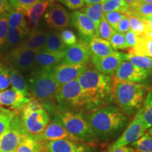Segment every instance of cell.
I'll use <instances>...</instances> for the list:
<instances>
[{
  "mask_svg": "<svg viewBox=\"0 0 152 152\" xmlns=\"http://www.w3.org/2000/svg\"><path fill=\"white\" fill-rule=\"evenodd\" d=\"M88 106V113L113 102L112 77L87 66L77 78Z\"/></svg>",
  "mask_w": 152,
  "mask_h": 152,
  "instance_id": "cell-1",
  "label": "cell"
},
{
  "mask_svg": "<svg viewBox=\"0 0 152 152\" xmlns=\"http://www.w3.org/2000/svg\"><path fill=\"white\" fill-rule=\"evenodd\" d=\"M97 140L107 141L121 132L128 123L126 115L117 106L109 105L85 114Z\"/></svg>",
  "mask_w": 152,
  "mask_h": 152,
  "instance_id": "cell-2",
  "label": "cell"
},
{
  "mask_svg": "<svg viewBox=\"0 0 152 152\" xmlns=\"http://www.w3.org/2000/svg\"><path fill=\"white\" fill-rule=\"evenodd\" d=\"M25 77L31 96L39 101L52 116L56 109V95L59 87L53 77L52 68L32 70Z\"/></svg>",
  "mask_w": 152,
  "mask_h": 152,
  "instance_id": "cell-3",
  "label": "cell"
},
{
  "mask_svg": "<svg viewBox=\"0 0 152 152\" xmlns=\"http://www.w3.org/2000/svg\"><path fill=\"white\" fill-rule=\"evenodd\" d=\"M147 87L144 85L128 82L113 83V101L125 115L137 112L145 99Z\"/></svg>",
  "mask_w": 152,
  "mask_h": 152,
  "instance_id": "cell-4",
  "label": "cell"
},
{
  "mask_svg": "<svg viewBox=\"0 0 152 152\" xmlns=\"http://www.w3.org/2000/svg\"><path fill=\"white\" fill-rule=\"evenodd\" d=\"M56 105L54 113L67 111L88 113L86 98L77 80L59 86L56 95Z\"/></svg>",
  "mask_w": 152,
  "mask_h": 152,
  "instance_id": "cell-5",
  "label": "cell"
},
{
  "mask_svg": "<svg viewBox=\"0 0 152 152\" xmlns=\"http://www.w3.org/2000/svg\"><path fill=\"white\" fill-rule=\"evenodd\" d=\"M51 117L58 120L70 134L83 143L90 144L97 140L84 113L76 111H58Z\"/></svg>",
  "mask_w": 152,
  "mask_h": 152,
  "instance_id": "cell-6",
  "label": "cell"
},
{
  "mask_svg": "<svg viewBox=\"0 0 152 152\" xmlns=\"http://www.w3.org/2000/svg\"><path fill=\"white\" fill-rule=\"evenodd\" d=\"M20 120L28 134L39 136L50 122L51 117L39 101L31 99L19 111Z\"/></svg>",
  "mask_w": 152,
  "mask_h": 152,
  "instance_id": "cell-7",
  "label": "cell"
},
{
  "mask_svg": "<svg viewBox=\"0 0 152 152\" xmlns=\"http://www.w3.org/2000/svg\"><path fill=\"white\" fill-rule=\"evenodd\" d=\"M38 51L18 47L3 54L1 58L7 65H11L22 74H28L33 70Z\"/></svg>",
  "mask_w": 152,
  "mask_h": 152,
  "instance_id": "cell-8",
  "label": "cell"
},
{
  "mask_svg": "<svg viewBox=\"0 0 152 152\" xmlns=\"http://www.w3.org/2000/svg\"><path fill=\"white\" fill-rule=\"evenodd\" d=\"M26 133L20 116L16 114L8 130L0 137V152H16Z\"/></svg>",
  "mask_w": 152,
  "mask_h": 152,
  "instance_id": "cell-9",
  "label": "cell"
},
{
  "mask_svg": "<svg viewBox=\"0 0 152 152\" xmlns=\"http://www.w3.org/2000/svg\"><path fill=\"white\" fill-rule=\"evenodd\" d=\"M70 14L64 6L55 2L49 4L43 16V21L52 30H63L70 26Z\"/></svg>",
  "mask_w": 152,
  "mask_h": 152,
  "instance_id": "cell-10",
  "label": "cell"
},
{
  "mask_svg": "<svg viewBox=\"0 0 152 152\" xmlns=\"http://www.w3.org/2000/svg\"><path fill=\"white\" fill-rule=\"evenodd\" d=\"M150 75L151 74L136 67L128 61H125L118 68L112 80L113 83L122 81L144 85Z\"/></svg>",
  "mask_w": 152,
  "mask_h": 152,
  "instance_id": "cell-11",
  "label": "cell"
},
{
  "mask_svg": "<svg viewBox=\"0 0 152 152\" xmlns=\"http://www.w3.org/2000/svg\"><path fill=\"white\" fill-rule=\"evenodd\" d=\"M70 25L77 30L80 39L87 44L96 36L94 22L80 11H74L70 14Z\"/></svg>",
  "mask_w": 152,
  "mask_h": 152,
  "instance_id": "cell-12",
  "label": "cell"
},
{
  "mask_svg": "<svg viewBox=\"0 0 152 152\" xmlns=\"http://www.w3.org/2000/svg\"><path fill=\"white\" fill-rule=\"evenodd\" d=\"M125 61H127V54L116 51L102 58L91 56V62L94 69L111 77H113L119 66Z\"/></svg>",
  "mask_w": 152,
  "mask_h": 152,
  "instance_id": "cell-13",
  "label": "cell"
},
{
  "mask_svg": "<svg viewBox=\"0 0 152 152\" xmlns=\"http://www.w3.org/2000/svg\"><path fill=\"white\" fill-rule=\"evenodd\" d=\"M88 65H75L62 62L52 68L53 77L59 86L77 80Z\"/></svg>",
  "mask_w": 152,
  "mask_h": 152,
  "instance_id": "cell-14",
  "label": "cell"
},
{
  "mask_svg": "<svg viewBox=\"0 0 152 152\" xmlns=\"http://www.w3.org/2000/svg\"><path fill=\"white\" fill-rule=\"evenodd\" d=\"M146 129L144 128L141 123L140 122L136 116L131 121L130 124L128 125L124 132L118 138L113 142L108 148L106 152L111 151L118 148L125 147L130 145L141 137L146 132Z\"/></svg>",
  "mask_w": 152,
  "mask_h": 152,
  "instance_id": "cell-15",
  "label": "cell"
},
{
  "mask_svg": "<svg viewBox=\"0 0 152 152\" xmlns=\"http://www.w3.org/2000/svg\"><path fill=\"white\" fill-rule=\"evenodd\" d=\"M91 56L88 44L79 39L75 45L66 47L63 62L75 65H88Z\"/></svg>",
  "mask_w": 152,
  "mask_h": 152,
  "instance_id": "cell-16",
  "label": "cell"
},
{
  "mask_svg": "<svg viewBox=\"0 0 152 152\" xmlns=\"http://www.w3.org/2000/svg\"><path fill=\"white\" fill-rule=\"evenodd\" d=\"M37 137L46 142L61 140L81 142L79 140L70 134L61 123L55 118H52V119L50 120V122L47 125L45 130Z\"/></svg>",
  "mask_w": 152,
  "mask_h": 152,
  "instance_id": "cell-17",
  "label": "cell"
},
{
  "mask_svg": "<svg viewBox=\"0 0 152 152\" xmlns=\"http://www.w3.org/2000/svg\"><path fill=\"white\" fill-rule=\"evenodd\" d=\"M47 152H94L88 144L61 140L47 142Z\"/></svg>",
  "mask_w": 152,
  "mask_h": 152,
  "instance_id": "cell-18",
  "label": "cell"
},
{
  "mask_svg": "<svg viewBox=\"0 0 152 152\" xmlns=\"http://www.w3.org/2000/svg\"><path fill=\"white\" fill-rule=\"evenodd\" d=\"M30 99L13 88L0 92V106H8L14 111H20Z\"/></svg>",
  "mask_w": 152,
  "mask_h": 152,
  "instance_id": "cell-19",
  "label": "cell"
},
{
  "mask_svg": "<svg viewBox=\"0 0 152 152\" xmlns=\"http://www.w3.org/2000/svg\"><path fill=\"white\" fill-rule=\"evenodd\" d=\"M54 0H43L23 12L28 18V25L30 33L39 28L41 18L45 14L49 4Z\"/></svg>",
  "mask_w": 152,
  "mask_h": 152,
  "instance_id": "cell-20",
  "label": "cell"
},
{
  "mask_svg": "<svg viewBox=\"0 0 152 152\" xmlns=\"http://www.w3.org/2000/svg\"><path fill=\"white\" fill-rule=\"evenodd\" d=\"M49 32L42 28H39L30 33L19 47L38 52L42 51L48 37Z\"/></svg>",
  "mask_w": 152,
  "mask_h": 152,
  "instance_id": "cell-21",
  "label": "cell"
},
{
  "mask_svg": "<svg viewBox=\"0 0 152 152\" xmlns=\"http://www.w3.org/2000/svg\"><path fill=\"white\" fill-rule=\"evenodd\" d=\"M64 58V51L56 53L40 51L37 53L36 56L33 70L43 68H53L62 63Z\"/></svg>",
  "mask_w": 152,
  "mask_h": 152,
  "instance_id": "cell-22",
  "label": "cell"
},
{
  "mask_svg": "<svg viewBox=\"0 0 152 152\" xmlns=\"http://www.w3.org/2000/svg\"><path fill=\"white\" fill-rule=\"evenodd\" d=\"M16 152H47V142L27 132L22 139Z\"/></svg>",
  "mask_w": 152,
  "mask_h": 152,
  "instance_id": "cell-23",
  "label": "cell"
},
{
  "mask_svg": "<svg viewBox=\"0 0 152 152\" xmlns=\"http://www.w3.org/2000/svg\"><path fill=\"white\" fill-rule=\"evenodd\" d=\"M28 35L29 34L23 30L9 26L2 54H4L18 47Z\"/></svg>",
  "mask_w": 152,
  "mask_h": 152,
  "instance_id": "cell-24",
  "label": "cell"
},
{
  "mask_svg": "<svg viewBox=\"0 0 152 152\" xmlns=\"http://www.w3.org/2000/svg\"><path fill=\"white\" fill-rule=\"evenodd\" d=\"M8 67V71L10 78L11 85L12 88L18 91L20 94H23L26 97L30 98L31 96L26 82V77L18 70L11 65H7Z\"/></svg>",
  "mask_w": 152,
  "mask_h": 152,
  "instance_id": "cell-25",
  "label": "cell"
},
{
  "mask_svg": "<svg viewBox=\"0 0 152 152\" xmlns=\"http://www.w3.org/2000/svg\"><path fill=\"white\" fill-rule=\"evenodd\" d=\"M135 116L144 128L148 130L152 127V91L147 93L142 105L137 112Z\"/></svg>",
  "mask_w": 152,
  "mask_h": 152,
  "instance_id": "cell-26",
  "label": "cell"
},
{
  "mask_svg": "<svg viewBox=\"0 0 152 152\" xmlns=\"http://www.w3.org/2000/svg\"><path fill=\"white\" fill-rule=\"evenodd\" d=\"M92 56L96 57H105L115 52L112 48L109 41L102 38L95 37L88 44Z\"/></svg>",
  "mask_w": 152,
  "mask_h": 152,
  "instance_id": "cell-27",
  "label": "cell"
},
{
  "mask_svg": "<svg viewBox=\"0 0 152 152\" xmlns=\"http://www.w3.org/2000/svg\"><path fill=\"white\" fill-rule=\"evenodd\" d=\"M7 15H8V25L9 27L23 30L30 34L28 20L22 12L17 11L16 9H11Z\"/></svg>",
  "mask_w": 152,
  "mask_h": 152,
  "instance_id": "cell-28",
  "label": "cell"
},
{
  "mask_svg": "<svg viewBox=\"0 0 152 152\" xmlns=\"http://www.w3.org/2000/svg\"><path fill=\"white\" fill-rule=\"evenodd\" d=\"M127 60L136 67L152 75V58L151 57L137 54L129 50L127 54Z\"/></svg>",
  "mask_w": 152,
  "mask_h": 152,
  "instance_id": "cell-29",
  "label": "cell"
},
{
  "mask_svg": "<svg viewBox=\"0 0 152 152\" xmlns=\"http://www.w3.org/2000/svg\"><path fill=\"white\" fill-rule=\"evenodd\" d=\"M66 47L61 39L59 33L56 31L49 32L46 44L44 47L43 50L48 52H61L65 51Z\"/></svg>",
  "mask_w": 152,
  "mask_h": 152,
  "instance_id": "cell-30",
  "label": "cell"
},
{
  "mask_svg": "<svg viewBox=\"0 0 152 152\" xmlns=\"http://www.w3.org/2000/svg\"><path fill=\"white\" fill-rule=\"evenodd\" d=\"M80 11L84 13L94 22L96 26V30L99 26V24L104 16L103 7L102 3H94L85 4Z\"/></svg>",
  "mask_w": 152,
  "mask_h": 152,
  "instance_id": "cell-31",
  "label": "cell"
},
{
  "mask_svg": "<svg viewBox=\"0 0 152 152\" xmlns=\"http://www.w3.org/2000/svg\"><path fill=\"white\" fill-rule=\"evenodd\" d=\"M102 7L104 14L115 11L126 14L130 11V6L125 0H104L102 3Z\"/></svg>",
  "mask_w": 152,
  "mask_h": 152,
  "instance_id": "cell-32",
  "label": "cell"
},
{
  "mask_svg": "<svg viewBox=\"0 0 152 152\" xmlns=\"http://www.w3.org/2000/svg\"><path fill=\"white\" fill-rule=\"evenodd\" d=\"M128 13L141 19L146 18L152 14V4L144 3L138 0L130 6Z\"/></svg>",
  "mask_w": 152,
  "mask_h": 152,
  "instance_id": "cell-33",
  "label": "cell"
},
{
  "mask_svg": "<svg viewBox=\"0 0 152 152\" xmlns=\"http://www.w3.org/2000/svg\"><path fill=\"white\" fill-rule=\"evenodd\" d=\"M130 25V29L139 37H146L148 31L147 26L141 18L128 13L125 14Z\"/></svg>",
  "mask_w": 152,
  "mask_h": 152,
  "instance_id": "cell-34",
  "label": "cell"
},
{
  "mask_svg": "<svg viewBox=\"0 0 152 152\" xmlns=\"http://www.w3.org/2000/svg\"><path fill=\"white\" fill-rule=\"evenodd\" d=\"M16 115L12 110L0 107V137L8 130Z\"/></svg>",
  "mask_w": 152,
  "mask_h": 152,
  "instance_id": "cell-35",
  "label": "cell"
},
{
  "mask_svg": "<svg viewBox=\"0 0 152 152\" xmlns=\"http://www.w3.org/2000/svg\"><path fill=\"white\" fill-rule=\"evenodd\" d=\"M130 147L139 152H152V137L144 133L141 137L130 144Z\"/></svg>",
  "mask_w": 152,
  "mask_h": 152,
  "instance_id": "cell-36",
  "label": "cell"
},
{
  "mask_svg": "<svg viewBox=\"0 0 152 152\" xmlns=\"http://www.w3.org/2000/svg\"><path fill=\"white\" fill-rule=\"evenodd\" d=\"M115 33V30L110 26V24L103 16L96 30V37L102 38L106 41H109L112 35Z\"/></svg>",
  "mask_w": 152,
  "mask_h": 152,
  "instance_id": "cell-37",
  "label": "cell"
},
{
  "mask_svg": "<svg viewBox=\"0 0 152 152\" xmlns=\"http://www.w3.org/2000/svg\"><path fill=\"white\" fill-rule=\"evenodd\" d=\"M42 1L43 0H9V3L11 8L23 13Z\"/></svg>",
  "mask_w": 152,
  "mask_h": 152,
  "instance_id": "cell-38",
  "label": "cell"
},
{
  "mask_svg": "<svg viewBox=\"0 0 152 152\" xmlns=\"http://www.w3.org/2000/svg\"><path fill=\"white\" fill-rule=\"evenodd\" d=\"M109 43L114 50L117 49H127L129 48L124 34H121L115 31L109 39Z\"/></svg>",
  "mask_w": 152,
  "mask_h": 152,
  "instance_id": "cell-39",
  "label": "cell"
},
{
  "mask_svg": "<svg viewBox=\"0 0 152 152\" xmlns=\"http://www.w3.org/2000/svg\"><path fill=\"white\" fill-rule=\"evenodd\" d=\"M8 67L7 64L0 58V92L7 90L10 86Z\"/></svg>",
  "mask_w": 152,
  "mask_h": 152,
  "instance_id": "cell-40",
  "label": "cell"
},
{
  "mask_svg": "<svg viewBox=\"0 0 152 152\" xmlns=\"http://www.w3.org/2000/svg\"><path fill=\"white\" fill-rule=\"evenodd\" d=\"M61 39L66 47H71L78 42L77 37L72 30L63 29L59 32Z\"/></svg>",
  "mask_w": 152,
  "mask_h": 152,
  "instance_id": "cell-41",
  "label": "cell"
},
{
  "mask_svg": "<svg viewBox=\"0 0 152 152\" xmlns=\"http://www.w3.org/2000/svg\"><path fill=\"white\" fill-rule=\"evenodd\" d=\"M8 14V13H7ZM5 14L0 16V54L3 52L7 30H8V15Z\"/></svg>",
  "mask_w": 152,
  "mask_h": 152,
  "instance_id": "cell-42",
  "label": "cell"
},
{
  "mask_svg": "<svg viewBox=\"0 0 152 152\" xmlns=\"http://www.w3.org/2000/svg\"><path fill=\"white\" fill-rule=\"evenodd\" d=\"M104 16L107 20V22L110 24V26L115 30L120 22L125 17V14L115 12V11H112V12L104 13Z\"/></svg>",
  "mask_w": 152,
  "mask_h": 152,
  "instance_id": "cell-43",
  "label": "cell"
},
{
  "mask_svg": "<svg viewBox=\"0 0 152 152\" xmlns=\"http://www.w3.org/2000/svg\"><path fill=\"white\" fill-rule=\"evenodd\" d=\"M54 1L61 3L71 10L75 11H77V9H83L86 4L84 0H54Z\"/></svg>",
  "mask_w": 152,
  "mask_h": 152,
  "instance_id": "cell-44",
  "label": "cell"
},
{
  "mask_svg": "<svg viewBox=\"0 0 152 152\" xmlns=\"http://www.w3.org/2000/svg\"><path fill=\"white\" fill-rule=\"evenodd\" d=\"M125 39H126L127 44H128L129 48L132 49L134 48V47L137 46L139 42V39H140V37L139 36L136 35L132 30H129L128 33H125Z\"/></svg>",
  "mask_w": 152,
  "mask_h": 152,
  "instance_id": "cell-45",
  "label": "cell"
},
{
  "mask_svg": "<svg viewBox=\"0 0 152 152\" xmlns=\"http://www.w3.org/2000/svg\"><path fill=\"white\" fill-rule=\"evenodd\" d=\"M129 30H130V22H129L128 18L125 16V18L120 22L118 26H117L115 31L121 34H124L128 33Z\"/></svg>",
  "mask_w": 152,
  "mask_h": 152,
  "instance_id": "cell-46",
  "label": "cell"
},
{
  "mask_svg": "<svg viewBox=\"0 0 152 152\" xmlns=\"http://www.w3.org/2000/svg\"><path fill=\"white\" fill-rule=\"evenodd\" d=\"M11 9L9 0H0V16L7 14Z\"/></svg>",
  "mask_w": 152,
  "mask_h": 152,
  "instance_id": "cell-47",
  "label": "cell"
},
{
  "mask_svg": "<svg viewBox=\"0 0 152 152\" xmlns=\"http://www.w3.org/2000/svg\"><path fill=\"white\" fill-rule=\"evenodd\" d=\"M135 149H133L132 147H128V146H125V147H122L118 148L114 150H112L111 151L108 152H135Z\"/></svg>",
  "mask_w": 152,
  "mask_h": 152,
  "instance_id": "cell-48",
  "label": "cell"
},
{
  "mask_svg": "<svg viewBox=\"0 0 152 152\" xmlns=\"http://www.w3.org/2000/svg\"><path fill=\"white\" fill-rule=\"evenodd\" d=\"M142 20H143L145 22V23L147 26V27L149 28V29L152 31V18H147L142 19Z\"/></svg>",
  "mask_w": 152,
  "mask_h": 152,
  "instance_id": "cell-49",
  "label": "cell"
},
{
  "mask_svg": "<svg viewBox=\"0 0 152 152\" xmlns=\"http://www.w3.org/2000/svg\"><path fill=\"white\" fill-rule=\"evenodd\" d=\"M86 4H94V3H103L104 0H84Z\"/></svg>",
  "mask_w": 152,
  "mask_h": 152,
  "instance_id": "cell-50",
  "label": "cell"
},
{
  "mask_svg": "<svg viewBox=\"0 0 152 152\" xmlns=\"http://www.w3.org/2000/svg\"><path fill=\"white\" fill-rule=\"evenodd\" d=\"M125 1H126V3L128 4L129 6H130V5H132V4L136 2L137 1H138V0H125Z\"/></svg>",
  "mask_w": 152,
  "mask_h": 152,
  "instance_id": "cell-51",
  "label": "cell"
},
{
  "mask_svg": "<svg viewBox=\"0 0 152 152\" xmlns=\"http://www.w3.org/2000/svg\"><path fill=\"white\" fill-rule=\"evenodd\" d=\"M140 1H141L142 2H144V3L152 4V0H140Z\"/></svg>",
  "mask_w": 152,
  "mask_h": 152,
  "instance_id": "cell-52",
  "label": "cell"
},
{
  "mask_svg": "<svg viewBox=\"0 0 152 152\" xmlns=\"http://www.w3.org/2000/svg\"><path fill=\"white\" fill-rule=\"evenodd\" d=\"M148 133L150 134L152 137V127L151 128H150L149 129H148Z\"/></svg>",
  "mask_w": 152,
  "mask_h": 152,
  "instance_id": "cell-53",
  "label": "cell"
},
{
  "mask_svg": "<svg viewBox=\"0 0 152 152\" xmlns=\"http://www.w3.org/2000/svg\"><path fill=\"white\" fill-rule=\"evenodd\" d=\"M147 18H152V14L151 15H150L149 16H148V17H147Z\"/></svg>",
  "mask_w": 152,
  "mask_h": 152,
  "instance_id": "cell-54",
  "label": "cell"
}]
</instances>
